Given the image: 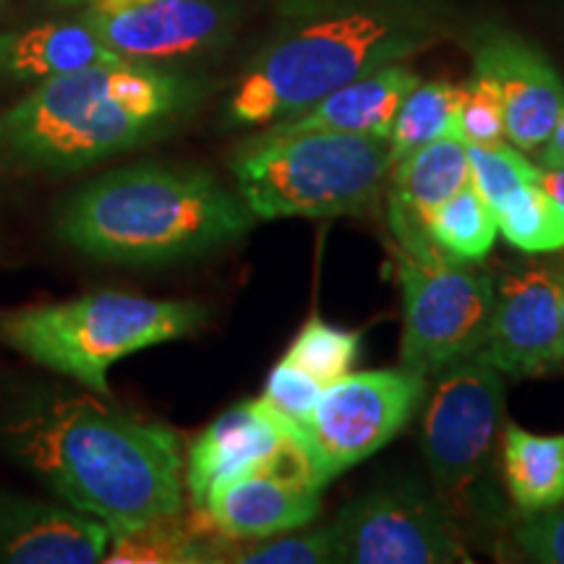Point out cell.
I'll use <instances>...</instances> for the list:
<instances>
[{
    "label": "cell",
    "instance_id": "8",
    "mask_svg": "<svg viewBox=\"0 0 564 564\" xmlns=\"http://www.w3.org/2000/svg\"><path fill=\"white\" fill-rule=\"evenodd\" d=\"M421 444L436 499L453 518L465 514L491 460L505 419V373L486 358H463L426 390Z\"/></svg>",
    "mask_w": 564,
    "mask_h": 564
},
{
    "label": "cell",
    "instance_id": "35",
    "mask_svg": "<svg viewBox=\"0 0 564 564\" xmlns=\"http://www.w3.org/2000/svg\"><path fill=\"white\" fill-rule=\"evenodd\" d=\"M51 3H61V6H76V3H84V0H51Z\"/></svg>",
    "mask_w": 564,
    "mask_h": 564
},
{
    "label": "cell",
    "instance_id": "23",
    "mask_svg": "<svg viewBox=\"0 0 564 564\" xmlns=\"http://www.w3.org/2000/svg\"><path fill=\"white\" fill-rule=\"evenodd\" d=\"M457 87L449 82H419L408 91L394 116L390 139V162H400L429 141L455 133Z\"/></svg>",
    "mask_w": 564,
    "mask_h": 564
},
{
    "label": "cell",
    "instance_id": "3",
    "mask_svg": "<svg viewBox=\"0 0 564 564\" xmlns=\"http://www.w3.org/2000/svg\"><path fill=\"white\" fill-rule=\"evenodd\" d=\"M192 82L150 63L53 76L0 112V171L68 173L137 150L192 110Z\"/></svg>",
    "mask_w": 564,
    "mask_h": 564
},
{
    "label": "cell",
    "instance_id": "31",
    "mask_svg": "<svg viewBox=\"0 0 564 564\" xmlns=\"http://www.w3.org/2000/svg\"><path fill=\"white\" fill-rule=\"evenodd\" d=\"M535 158H539V165L549 167V171H554V167H564V110L560 121L554 126L552 137L535 150Z\"/></svg>",
    "mask_w": 564,
    "mask_h": 564
},
{
    "label": "cell",
    "instance_id": "30",
    "mask_svg": "<svg viewBox=\"0 0 564 564\" xmlns=\"http://www.w3.org/2000/svg\"><path fill=\"white\" fill-rule=\"evenodd\" d=\"M322 390L324 384L319 379L282 358L270 371V377H267L262 400L288 423L301 426L308 419V413H312L316 400H319Z\"/></svg>",
    "mask_w": 564,
    "mask_h": 564
},
{
    "label": "cell",
    "instance_id": "20",
    "mask_svg": "<svg viewBox=\"0 0 564 564\" xmlns=\"http://www.w3.org/2000/svg\"><path fill=\"white\" fill-rule=\"evenodd\" d=\"M502 474L520 514L564 505V436H541L507 423L499 434Z\"/></svg>",
    "mask_w": 564,
    "mask_h": 564
},
{
    "label": "cell",
    "instance_id": "9",
    "mask_svg": "<svg viewBox=\"0 0 564 564\" xmlns=\"http://www.w3.org/2000/svg\"><path fill=\"white\" fill-rule=\"evenodd\" d=\"M426 390V377L408 369L348 371L324 387L308 419L295 426L322 489L403 432Z\"/></svg>",
    "mask_w": 564,
    "mask_h": 564
},
{
    "label": "cell",
    "instance_id": "24",
    "mask_svg": "<svg viewBox=\"0 0 564 564\" xmlns=\"http://www.w3.org/2000/svg\"><path fill=\"white\" fill-rule=\"evenodd\" d=\"M499 232L507 243L525 253H552L564 249V209L552 194L539 183L494 212Z\"/></svg>",
    "mask_w": 564,
    "mask_h": 564
},
{
    "label": "cell",
    "instance_id": "10",
    "mask_svg": "<svg viewBox=\"0 0 564 564\" xmlns=\"http://www.w3.org/2000/svg\"><path fill=\"white\" fill-rule=\"evenodd\" d=\"M335 562L457 564L470 562L460 528L436 497L415 489L371 491L329 523Z\"/></svg>",
    "mask_w": 564,
    "mask_h": 564
},
{
    "label": "cell",
    "instance_id": "16",
    "mask_svg": "<svg viewBox=\"0 0 564 564\" xmlns=\"http://www.w3.org/2000/svg\"><path fill=\"white\" fill-rule=\"evenodd\" d=\"M110 535V528L87 512L32 499H0V562H102Z\"/></svg>",
    "mask_w": 564,
    "mask_h": 564
},
{
    "label": "cell",
    "instance_id": "11",
    "mask_svg": "<svg viewBox=\"0 0 564 564\" xmlns=\"http://www.w3.org/2000/svg\"><path fill=\"white\" fill-rule=\"evenodd\" d=\"M82 21L123 61L192 58L232 30L228 0H84Z\"/></svg>",
    "mask_w": 564,
    "mask_h": 564
},
{
    "label": "cell",
    "instance_id": "33",
    "mask_svg": "<svg viewBox=\"0 0 564 564\" xmlns=\"http://www.w3.org/2000/svg\"><path fill=\"white\" fill-rule=\"evenodd\" d=\"M280 3H282V11L295 13V11L314 9V6H322V3H333V0H280Z\"/></svg>",
    "mask_w": 564,
    "mask_h": 564
},
{
    "label": "cell",
    "instance_id": "18",
    "mask_svg": "<svg viewBox=\"0 0 564 564\" xmlns=\"http://www.w3.org/2000/svg\"><path fill=\"white\" fill-rule=\"evenodd\" d=\"M84 21H51L24 32L0 34V76L45 82L89 66L121 63Z\"/></svg>",
    "mask_w": 564,
    "mask_h": 564
},
{
    "label": "cell",
    "instance_id": "7",
    "mask_svg": "<svg viewBox=\"0 0 564 564\" xmlns=\"http://www.w3.org/2000/svg\"><path fill=\"white\" fill-rule=\"evenodd\" d=\"M394 267L403 288V369L432 379L481 350L494 308V278L478 262L442 251L421 217L390 204Z\"/></svg>",
    "mask_w": 564,
    "mask_h": 564
},
{
    "label": "cell",
    "instance_id": "25",
    "mask_svg": "<svg viewBox=\"0 0 564 564\" xmlns=\"http://www.w3.org/2000/svg\"><path fill=\"white\" fill-rule=\"evenodd\" d=\"M358 350H361V335L335 327V324L324 322L319 316H312L303 324L301 333L295 335V340L285 352V361L308 371L327 387L350 371V366L358 358Z\"/></svg>",
    "mask_w": 564,
    "mask_h": 564
},
{
    "label": "cell",
    "instance_id": "21",
    "mask_svg": "<svg viewBox=\"0 0 564 564\" xmlns=\"http://www.w3.org/2000/svg\"><path fill=\"white\" fill-rule=\"evenodd\" d=\"M470 183L468 144L447 133L408 154L390 167V204L408 215L423 217L436 204L460 192Z\"/></svg>",
    "mask_w": 564,
    "mask_h": 564
},
{
    "label": "cell",
    "instance_id": "27",
    "mask_svg": "<svg viewBox=\"0 0 564 564\" xmlns=\"http://www.w3.org/2000/svg\"><path fill=\"white\" fill-rule=\"evenodd\" d=\"M223 562L243 564H327L335 562V541L329 525L312 531H285L267 539L230 541Z\"/></svg>",
    "mask_w": 564,
    "mask_h": 564
},
{
    "label": "cell",
    "instance_id": "19",
    "mask_svg": "<svg viewBox=\"0 0 564 564\" xmlns=\"http://www.w3.org/2000/svg\"><path fill=\"white\" fill-rule=\"evenodd\" d=\"M228 535L217 531L209 514L192 505V512L181 510L162 514L150 523L112 533L102 562L108 564H204L223 562L230 546Z\"/></svg>",
    "mask_w": 564,
    "mask_h": 564
},
{
    "label": "cell",
    "instance_id": "26",
    "mask_svg": "<svg viewBox=\"0 0 564 564\" xmlns=\"http://www.w3.org/2000/svg\"><path fill=\"white\" fill-rule=\"evenodd\" d=\"M470 158V183L478 188V194L489 202V207L497 212L505 202H510L514 194L523 192L525 186L541 181V165H535L525 158L523 150L507 141L497 144H468Z\"/></svg>",
    "mask_w": 564,
    "mask_h": 564
},
{
    "label": "cell",
    "instance_id": "29",
    "mask_svg": "<svg viewBox=\"0 0 564 564\" xmlns=\"http://www.w3.org/2000/svg\"><path fill=\"white\" fill-rule=\"evenodd\" d=\"M497 552L502 560L564 564V505L520 514L505 531Z\"/></svg>",
    "mask_w": 564,
    "mask_h": 564
},
{
    "label": "cell",
    "instance_id": "12",
    "mask_svg": "<svg viewBox=\"0 0 564 564\" xmlns=\"http://www.w3.org/2000/svg\"><path fill=\"white\" fill-rule=\"evenodd\" d=\"M478 356L518 379L562 369V280L556 262H528L494 280L489 335Z\"/></svg>",
    "mask_w": 564,
    "mask_h": 564
},
{
    "label": "cell",
    "instance_id": "14",
    "mask_svg": "<svg viewBox=\"0 0 564 564\" xmlns=\"http://www.w3.org/2000/svg\"><path fill=\"white\" fill-rule=\"evenodd\" d=\"M474 68L497 82L505 105L510 144L535 152L552 137L564 110V79L533 42L502 26H481L470 34Z\"/></svg>",
    "mask_w": 564,
    "mask_h": 564
},
{
    "label": "cell",
    "instance_id": "34",
    "mask_svg": "<svg viewBox=\"0 0 564 564\" xmlns=\"http://www.w3.org/2000/svg\"><path fill=\"white\" fill-rule=\"evenodd\" d=\"M560 267V280H562V340H564V257L556 262Z\"/></svg>",
    "mask_w": 564,
    "mask_h": 564
},
{
    "label": "cell",
    "instance_id": "17",
    "mask_svg": "<svg viewBox=\"0 0 564 564\" xmlns=\"http://www.w3.org/2000/svg\"><path fill=\"white\" fill-rule=\"evenodd\" d=\"M421 76L408 68L403 61L390 63L371 74L358 76L319 102L306 108L288 121L270 123L278 131H343L361 133V137L390 139L394 116Z\"/></svg>",
    "mask_w": 564,
    "mask_h": 564
},
{
    "label": "cell",
    "instance_id": "22",
    "mask_svg": "<svg viewBox=\"0 0 564 564\" xmlns=\"http://www.w3.org/2000/svg\"><path fill=\"white\" fill-rule=\"evenodd\" d=\"M429 238L463 262H481L499 236L497 217L474 183L436 204L421 217Z\"/></svg>",
    "mask_w": 564,
    "mask_h": 564
},
{
    "label": "cell",
    "instance_id": "32",
    "mask_svg": "<svg viewBox=\"0 0 564 564\" xmlns=\"http://www.w3.org/2000/svg\"><path fill=\"white\" fill-rule=\"evenodd\" d=\"M541 186H544L546 192L552 194L554 199L560 202V207L564 209V167H554V171H549V167H541Z\"/></svg>",
    "mask_w": 564,
    "mask_h": 564
},
{
    "label": "cell",
    "instance_id": "5",
    "mask_svg": "<svg viewBox=\"0 0 564 564\" xmlns=\"http://www.w3.org/2000/svg\"><path fill=\"white\" fill-rule=\"evenodd\" d=\"M390 167L387 139L270 126L230 158L238 196L257 220L361 215L377 207Z\"/></svg>",
    "mask_w": 564,
    "mask_h": 564
},
{
    "label": "cell",
    "instance_id": "4",
    "mask_svg": "<svg viewBox=\"0 0 564 564\" xmlns=\"http://www.w3.org/2000/svg\"><path fill=\"white\" fill-rule=\"evenodd\" d=\"M251 220L238 192L202 167L137 162L70 196L58 232L102 262L165 264L241 241Z\"/></svg>",
    "mask_w": 564,
    "mask_h": 564
},
{
    "label": "cell",
    "instance_id": "28",
    "mask_svg": "<svg viewBox=\"0 0 564 564\" xmlns=\"http://www.w3.org/2000/svg\"><path fill=\"white\" fill-rule=\"evenodd\" d=\"M455 133L465 144H497L507 139L505 105L497 82L474 68V76L457 87Z\"/></svg>",
    "mask_w": 564,
    "mask_h": 564
},
{
    "label": "cell",
    "instance_id": "2",
    "mask_svg": "<svg viewBox=\"0 0 564 564\" xmlns=\"http://www.w3.org/2000/svg\"><path fill=\"white\" fill-rule=\"evenodd\" d=\"M243 70L228 102L232 126H270L299 116L358 76L429 51L447 34L432 0H333L291 13Z\"/></svg>",
    "mask_w": 564,
    "mask_h": 564
},
{
    "label": "cell",
    "instance_id": "1",
    "mask_svg": "<svg viewBox=\"0 0 564 564\" xmlns=\"http://www.w3.org/2000/svg\"><path fill=\"white\" fill-rule=\"evenodd\" d=\"M11 449L74 510L129 531L186 505L178 434L91 394L45 405L11 426Z\"/></svg>",
    "mask_w": 564,
    "mask_h": 564
},
{
    "label": "cell",
    "instance_id": "13",
    "mask_svg": "<svg viewBox=\"0 0 564 564\" xmlns=\"http://www.w3.org/2000/svg\"><path fill=\"white\" fill-rule=\"evenodd\" d=\"M319 507L322 486L293 426L291 442L272 463L215 486L202 510L223 535L251 541L308 525Z\"/></svg>",
    "mask_w": 564,
    "mask_h": 564
},
{
    "label": "cell",
    "instance_id": "6",
    "mask_svg": "<svg viewBox=\"0 0 564 564\" xmlns=\"http://www.w3.org/2000/svg\"><path fill=\"white\" fill-rule=\"evenodd\" d=\"M204 324L207 308L194 301L100 291L3 314L0 337L97 398H110L108 373L121 358L199 333Z\"/></svg>",
    "mask_w": 564,
    "mask_h": 564
},
{
    "label": "cell",
    "instance_id": "15",
    "mask_svg": "<svg viewBox=\"0 0 564 564\" xmlns=\"http://www.w3.org/2000/svg\"><path fill=\"white\" fill-rule=\"evenodd\" d=\"M293 436V423L259 400H243L209 423L188 447L183 460V486L194 507L230 478L251 474L272 463Z\"/></svg>",
    "mask_w": 564,
    "mask_h": 564
}]
</instances>
